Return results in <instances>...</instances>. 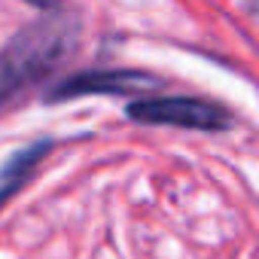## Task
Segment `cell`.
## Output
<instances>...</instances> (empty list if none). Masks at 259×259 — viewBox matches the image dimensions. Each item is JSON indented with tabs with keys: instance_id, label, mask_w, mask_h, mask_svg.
Masks as SVG:
<instances>
[{
	"instance_id": "cell-1",
	"label": "cell",
	"mask_w": 259,
	"mask_h": 259,
	"mask_svg": "<svg viewBox=\"0 0 259 259\" xmlns=\"http://www.w3.org/2000/svg\"><path fill=\"white\" fill-rule=\"evenodd\" d=\"M76 40V22L40 19L0 49V104H7L46 73H52Z\"/></svg>"
},
{
	"instance_id": "cell-2",
	"label": "cell",
	"mask_w": 259,
	"mask_h": 259,
	"mask_svg": "<svg viewBox=\"0 0 259 259\" xmlns=\"http://www.w3.org/2000/svg\"><path fill=\"white\" fill-rule=\"evenodd\" d=\"M125 113L144 125H177V128H195V132H223V128L232 125V116L223 107L201 98H183V95L141 98L128 104Z\"/></svg>"
},
{
	"instance_id": "cell-3",
	"label": "cell",
	"mask_w": 259,
	"mask_h": 259,
	"mask_svg": "<svg viewBox=\"0 0 259 259\" xmlns=\"http://www.w3.org/2000/svg\"><path fill=\"white\" fill-rule=\"evenodd\" d=\"M156 85L153 76H144L138 70H92V73H73L70 79L58 82L49 92V101H70V98H82V95H95V92H138Z\"/></svg>"
},
{
	"instance_id": "cell-4",
	"label": "cell",
	"mask_w": 259,
	"mask_h": 259,
	"mask_svg": "<svg viewBox=\"0 0 259 259\" xmlns=\"http://www.w3.org/2000/svg\"><path fill=\"white\" fill-rule=\"evenodd\" d=\"M52 150V141H40V144H31L28 150L16 153L4 168H0V204H4L10 195H16L22 189V183L31 177V171L37 168V162Z\"/></svg>"
}]
</instances>
